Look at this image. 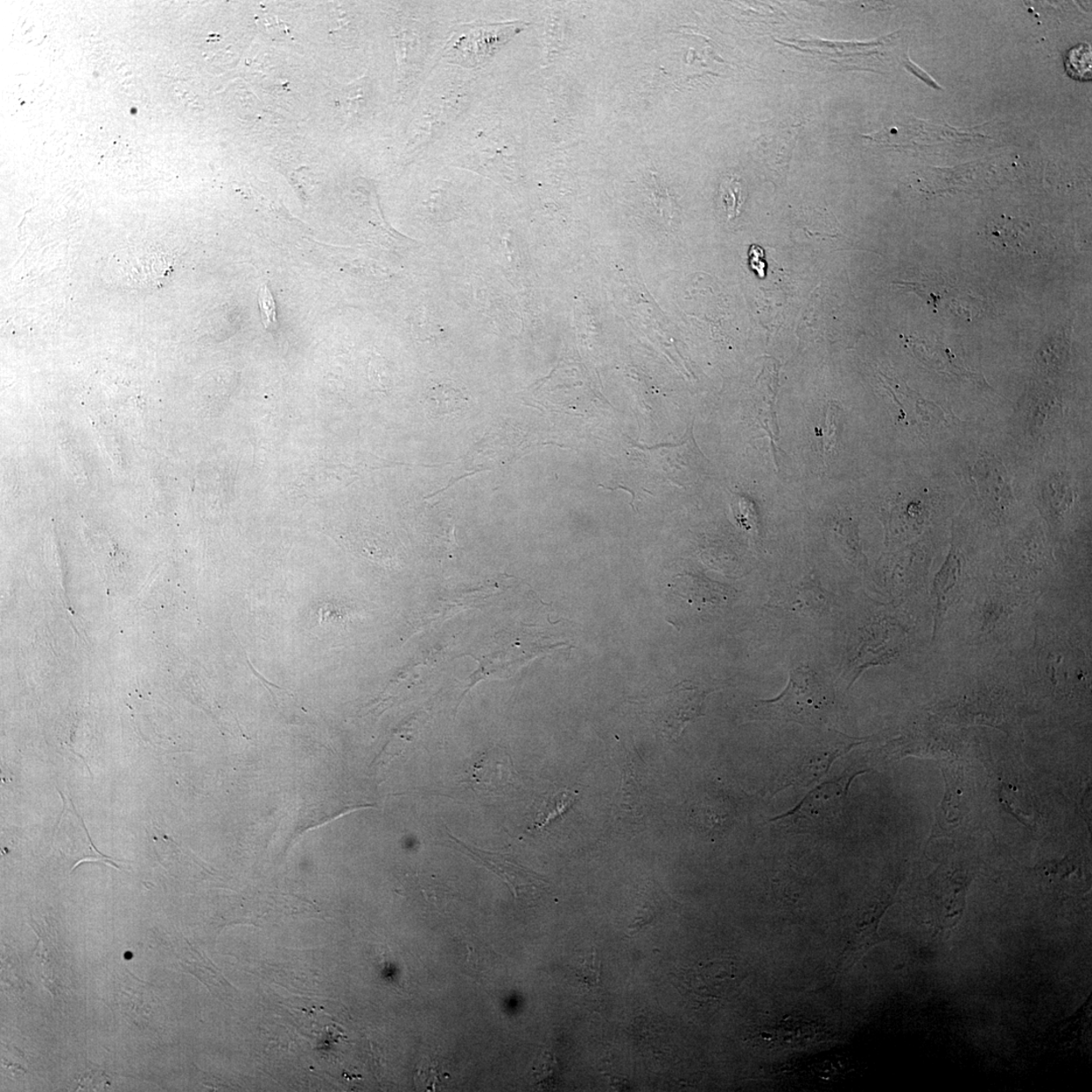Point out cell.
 Instances as JSON below:
<instances>
[{
  "mask_svg": "<svg viewBox=\"0 0 1092 1092\" xmlns=\"http://www.w3.org/2000/svg\"><path fill=\"white\" fill-rule=\"evenodd\" d=\"M834 693L814 671H791L785 691L776 699L755 702V718L793 721L816 725L823 723L834 706Z\"/></svg>",
  "mask_w": 1092,
  "mask_h": 1092,
  "instance_id": "1",
  "label": "cell"
},
{
  "mask_svg": "<svg viewBox=\"0 0 1092 1092\" xmlns=\"http://www.w3.org/2000/svg\"><path fill=\"white\" fill-rule=\"evenodd\" d=\"M527 26V23L517 20L461 26L448 43L445 57L459 66L482 67Z\"/></svg>",
  "mask_w": 1092,
  "mask_h": 1092,
  "instance_id": "2",
  "label": "cell"
},
{
  "mask_svg": "<svg viewBox=\"0 0 1092 1092\" xmlns=\"http://www.w3.org/2000/svg\"><path fill=\"white\" fill-rule=\"evenodd\" d=\"M118 281L134 290L163 286L172 271V262L158 247H129L113 256Z\"/></svg>",
  "mask_w": 1092,
  "mask_h": 1092,
  "instance_id": "3",
  "label": "cell"
},
{
  "mask_svg": "<svg viewBox=\"0 0 1092 1092\" xmlns=\"http://www.w3.org/2000/svg\"><path fill=\"white\" fill-rule=\"evenodd\" d=\"M710 692L688 681L675 686L669 693L661 716L664 736L677 740L691 721L702 717L705 699Z\"/></svg>",
  "mask_w": 1092,
  "mask_h": 1092,
  "instance_id": "4",
  "label": "cell"
},
{
  "mask_svg": "<svg viewBox=\"0 0 1092 1092\" xmlns=\"http://www.w3.org/2000/svg\"><path fill=\"white\" fill-rule=\"evenodd\" d=\"M447 832L451 841L459 846V849L466 853L467 857L478 861L487 869L491 870L505 881L515 899L519 898L521 893L527 891V888H535L537 885L542 884V880L537 877V875L524 869L523 867L513 862L508 855L475 848V846L466 845L460 841L459 838H455L450 830H447Z\"/></svg>",
  "mask_w": 1092,
  "mask_h": 1092,
  "instance_id": "5",
  "label": "cell"
},
{
  "mask_svg": "<svg viewBox=\"0 0 1092 1092\" xmlns=\"http://www.w3.org/2000/svg\"><path fill=\"white\" fill-rule=\"evenodd\" d=\"M512 775V762L507 754L489 750L475 762L472 782L482 791H498L508 785Z\"/></svg>",
  "mask_w": 1092,
  "mask_h": 1092,
  "instance_id": "6",
  "label": "cell"
},
{
  "mask_svg": "<svg viewBox=\"0 0 1092 1092\" xmlns=\"http://www.w3.org/2000/svg\"><path fill=\"white\" fill-rule=\"evenodd\" d=\"M468 403L470 398L451 382L434 383L426 390L424 407L434 418L458 416Z\"/></svg>",
  "mask_w": 1092,
  "mask_h": 1092,
  "instance_id": "7",
  "label": "cell"
},
{
  "mask_svg": "<svg viewBox=\"0 0 1092 1092\" xmlns=\"http://www.w3.org/2000/svg\"><path fill=\"white\" fill-rule=\"evenodd\" d=\"M999 466L994 461L989 463H979L977 466V477L980 480V487H982L986 498L991 500L994 505L997 508L1005 507L1011 502L1010 488L1005 477L1001 475Z\"/></svg>",
  "mask_w": 1092,
  "mask_h": 1092,
  "instance_id": "8",
  "label": "cell"
},
{
  "mask_svg": "<svg viewBox=\"0 0 1092 1092\" xmlns=\"http://www.w3.org/2000/svg\"><path fill=\"white\" fill-rule=\"evenodd\" d=\"M774 383H776V381L773 379L769 381L761 379L760 398L757 404V420L761 425V428L768 434L770 440H771L775 463H777V445H778L777 444H778L779 441L780 430L778 422H777L774 408L777 391L775 387L776 384L772 387Z\"/></svg>",
  "mask_w": 1092,
  "mask_h": 1092,
  "instance_id": "9",
  "label": "cell"
},
{
  "mask_svg": "<svg viewBox=\"0 0 1092 1092\" xmlns=\"http://www.w3.org/2000/svg\"><path fill=\"white\" fill-rule=\"evenodd\" d=\"M959 572H960V561L952 554L946 565H944L939 575L937 577L936 582V598H937V620L939 619L940 614L946 610L951 604L952 595L955 586L957 585Z\"/></svg>",
  "mask_w": 1092,
  "mask_h": 1092,
  "instance_id": "10",
  "label": "cell"
},
{
  "mask_svg": "<svg viewBox=\"0 0 1092 1092\" xmlns=\"http://www.w3.org/2000/svg\"><path fill=\"white\" fill-rule=\"evenodd\" d=\"M576 800L577 794L569 790H565L562 792L550 796L548 800L543 802L542 808L537 812L535 823V829L542 830L557 821L558 817L565 815L573 808Z\"/></svg>",
  "mask_w": 1092,
  "mask_h": 1092,
  "instance_id": "11",
  "label": "cell"
},
{
  "mask_svg": "<svg viewBox=\"0 0 1092 1092\" xmlns=\"http://www.w3.org/2000/svg\"><path fill=\"white\" fill-rule=\"evenodd\" d=\"M719 193L727 219H736L747 200V191L743 181L736 177L725 178L720 186Z\"/></svg>",
  "mask_w": 1092,
  "mask_h": 1092,
  "instance_id": "12",
  "label": "cell"
},
{
  "mask_svg": "<svg viewBox=\"0 0 1092 1092\" xmlns=\"http://www.w3.org/2000/svg\"><path fill=\"white\" fill-rule=\"evenodd\" d=\"M783 131L784 129L782 128L781 135H778V133H777V135L761 137V156H764V159H767V163L769 164H773L774 159H776L777 156H779L781 157L783 163L788 165L791 152H792L793 149L794 141L787 142V139L792 138L794 135L793 133L786 135L787 131L785 135H782Z\"/></svg>",
  "mask_w": 1092,
  "mask_h": 1092,
  "instance_id": "13",
  "label": "cell"
},
{
  "mask_svg": "<svg viewBox=\"0 0 1092 1092\" xmlns=\"http://www.w3.org/2000/svg\"><path fill=\"white\" fill-rule=\"evenodd\" d=\"M258 303L259 307H261V314L264 327L268 329V330H277L278 326L277 319V306L275 299H273L272 293L269 289V286L266 284L262 285L261 289H259Z\"/></svg>",
  "mask_w": 1092,
  "mask_h": 1092,
  "instance_id": "14",
  "label": "cell"
},
{
  "mask_svg": "<svg viewBox=\"0 0 1092 1092\" xmlns=\"http://www.w3.org/2000/svg\"><path fill=\"white\" fill-rule=\"evenodd\" d=\"M601 966L596 964V952H593L592 956L580 966L576 971V977L588 987L597 986L600 982Z\"/></svg>",
  "mask_w": 1092,
  "mask_h": 1092,
  "instance_id": "15",
  "label": "cell"
},
{
  "mask_svg": "<svg viewBox=\"0 0 1092 1092\" xmlns=\"http://www.w3.org/2000/svg\"><path fill=\"white\" fill-rule=\"evenodd\" d=\"M837 423H838V410L836 407H830L825 418L823 427V450L829 451L835 448L837 444Z\"/></svg>",
  "mask_w": 1092,
  "mask_h": 1092,
  "instance_id": "16",
  "label": "cell"
},
{
  "mask_svg": "<svg viewBox=\"0 0 1092 1092\" xmlns=\"http://www.w3.org/2000/svg\"><path fill=\"white\" fill-rule=\"evenodd\" d=\"M748 258H750L752 269L757 272L761 277H765L767 263L764 258V250L757 246V245H754V246L750 248V251H748Z\"/></svg>",
  "mask_w": 1092,
  "mask_h": 1092,
  "instance_id": "17",
  "label": "cell"
},
{
  "mask_svg": "<svg viewBox=\"0 0 1092 1092\" xmlns=\"http://www.w3.org/2000/svg\"><path fill=\"white\" fill-rule=\"evenodd\" d=\"M653 918H654V915L650 914L649 910H648V912H646L645 914L641 912L640 914V916H637V918L635 919L633 925L630 926V929H641L642 928V926H645L647 925V923L650 922V921H652Z\"/></svg>",
  "mask_w": 1092,
  "mask_h": 1092,
  "instance_id": "18",
  "label": "cell"
}]
</instances>
